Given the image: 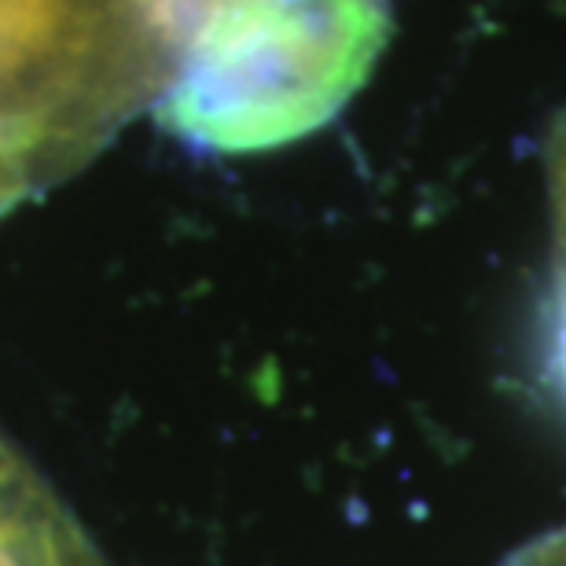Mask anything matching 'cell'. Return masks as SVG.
<instances>
[{
  "label": "cell",
  "instance_id": "6da1fadb",
  "mask_svg": "<svg viewBox=\"0 0 566 566\" xmlns=\"http://www.w3.org/2000/svg\"><path fill=\"white\" fill-rule=\"evenodd\" d=\"M387 33L390 0H210L177 41L155 118L199 151H273L354 99Z\"/></svg>",
  "mask_w": 566,
  "mask_h": 566
},
{
  "label": "cell",
  "instance_id": "7a4b0ae2",
  "mask_svg": "<svg viewBox=\"0 0 566 566\" xmlns=\"http://www.w3.org/2000/svg\"><path fill=\"white\" fill-rule=\"evenodd\" d=\"M174 49L137 0H0V151L38 188L163 93Z\"/></svg>",
  "mask_w": 566,
  "mask_h": 566
},
{
  "label": "cell",
  "instance_id": "3957f363",
  "mask_svg": "<svg viewBox=\"0 0 566 566\" xmlns=\"http://www.w3.org/2000/svg\"><path fill=\"white\" fill-rule=\"evenodd\" d=\"M548 191H552V305L548 346L552 368L566 390V122H559L548 147Z\"/></svg>",
  "mask_w": 566,
  "mask_h": 566
},
{
  "label": "cell",
  "instance_id": "277c9868",
  "mask_svg": "<svg viewBox=\"0 0 566 566\" xmlns=\"http://www.w3.org/2000/svg\"><path fill=\"white\" fill-rule=\"evenodd\" d=\"M144 15L155 22V30L169 41V49L177 52V41L185 38V30L196 22V15L210 0H137Z\"/></svg>",
  "mask_w": 566,
  "mask_h": 566
},
{
  "label": "cell",
  "instance_id": "5b68a950",
  "mask_svg": "<svg viewBox=\"0 0 566 566\" xmlns=\"http://www.w3.org/2000/svg\"><path fill=\"white\" fill-rule=\"evenodd\" d=\"M512 566H566V530L556 537H548L545 545L530 548L523 559Z\"/></svg>",
  "mask_w": 566,
  "mask_h": 566
}]
</instances>
